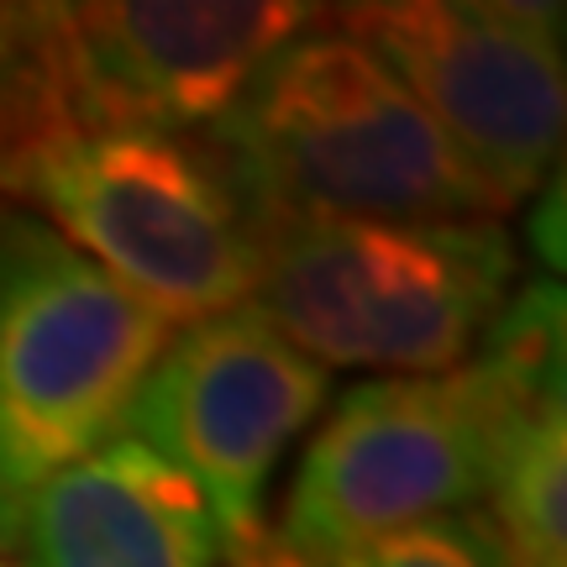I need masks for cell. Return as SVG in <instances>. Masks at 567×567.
<instances>
[{
    "mask_svg": "<svg viewBox=\"0 0 567 567\" xmlns=\"http://www.w3.org/2000/svg\"><path fill=\"white\" fill-rule=\"evenodd\" d=\"M563 484V405H542L505 431L488 484V515L505 530L515 567H567Z\"/></svg>",
    "mask_w": 567,
    "mask_h": 567,
    "instance_id": "30bf717a",
    "label": "cell"
},
{
    "mask_svg": "<svg viewBox=\"0 0 567 567\" xmlns=\"http://www.w3.org/2000/svg\"><path fill=\"white\" fill-rule=\"evenodd\" d=\"M326 567H515V557H509L505 530L478 505L442 515V520H425V526L394 530V536H379V542L347 551Z\"/></svg>",
    "mask_w": 567,
    "mask_h": 567,
    "instance_id": "7c38bea8",
    "label": "cell"
},
{
    "mask_svg": "<svg viewBox=\"0 0 567 567\" xmlns=\"http://www.w3.org/2000/svg\"><path fill=\"white\" fill-rule=\"evenodd\" d=\"M48 132H59V105L42 11H0V153H27Z\"/></svg>",
    "mask_w": 567,
    "mask_h": 567,
    "instance_id": "8fae6325",
    "label": "cell"
},
{
    "mask_svg": "<svg viewBox=\"0 0 567 567\" xmlns=\"http://www.w3.org/2000/svg\"><path fill=\"white\" fill-rule=\"evenodd\" d=\"M174 326L27 210H0V547L48 478L122 436Z\"/></svg>",
    "mask_w": 567,
    "mask_h": 567,
    "instance_id": "3957f363",
    "label": "cell"
},
{
    "mask_svg": "<svg viewBox=\"0 0 567 567\" xmlns=\"http://www.w3.org/2000/svg\"><path fill=\"white\" fill-rule=\"evenodd\" d=\"M331 394V368L247 300L168 337L142 373L122 436L179 467L221 530L226 557L264 536V494L284 452Z\"/></svg>",
    "mask_w": 567,
    "mask_h": 567,
    "instance_id": "8992f818",
    "label": "cell"
},
{
    "mask_svg": "<svg viewBox=\"0 0 567 567\" xmlns=\"http://www.w3.org/2000/svg\"><path fill=\"white\" fill-rule=\"evenodd\" d=\"M0 567H11V563H0Z\"/></svg>",
    "mask_w": 567,
    "mask_h": 567,
    "instance_id": "9a60e30c",
    "label": "cell"
},
{
    "mask_svg": "<svg viewBox=\"0 0 567 567\" xmlns=\"http://www.w3.org/2000/svg\"><path fill=\"white\" fill-rule=\"evenodd\" d=\"M258 231L300 221H494L425 105L342 27L300 32L205 126Z\"/></svg>",
    "mask_w": 567,
    "mask_h": 567,
    "instance_id": "6da1fadb",
    "label": "cell"
},
{
    "mask_svg": "<svg viewBox=\"0 0 567 567\" xmlns=\"http://www.w3.org/2000/svg\"><path fill=\"white\" fill-rule=\"evenodd\" d=\"M231 567H321V563H310L295 547H284L279 536H252L247 547L231 551Z\"/></svg>",
    "mask_w": 567,
    "mask_h": 567,
    "instance_id": "5bb4252c",
    "label": "cell"
},
{
    "mask_svg": "<svg viewBox=\"0 0 567 567\" xmlns=\"http://www.w3.org/2000/svg\"><path fill=\"white\" fill-rule=\"evenodd\" d=\"M515 421L473 363L352 384L295 463L279 542L326 567L379 536L478 509Z\"/></svg>",
    "mask_w": 567,
    "mask_h": 567,
    "instance_id": "5b68a950",
    "label": "cell"
},
{
    "mask_svg": "<svg viewBox=\"0 0 567 567\" xmlns=\"http://www.w3.org/2000/svg\"><path fill=\"white\" fill-rule=\"evenodd\" d=\"M342 32L425 105L499 210L547 184L567 116L557 11L473 0L352 6Z\"/></svg>",
    "mask_w": 567,
    "mask_h": 567,
    "instance_id": "52a82bcc",
    "label": "cell"
},
{
    "mask_svg": "<svg viewBox=\"0 0 567 567\" xmlns=\"http://www.w3.org/2000/svg\"><path fill=\"white\" fill-rule=\"evenodd\" d=\"M321 11L268 0H126L42 11L59 132H174L221 122Z\"/></svg>",
    "mask_w": 567,
    "mask_h": 567,
    "instance_id": "ba28073f",
    "label": "cell"
},
{
    "mask_svg": "<svg viewBox=\"0 0 567 567\" xmlns=\"http://www.w3.org/2000/svg\"><path fill=\"white\" fill-rule=\"evenodd\" d=\"M27 567H221L226 547L179 467L111 436L21 509Z\"/></svg>",
    "mask_w": 567,
    "mask_h": 567,
    "instance_id": "9c48e42d",
    "label": "cell"
},
{
    "mask_svg": "<svg viewBox=\"0 0 567 567\" xmlns=\"http://www.w3.org/2000/svg\"><path fill=\"white\" fill-rule=\"evenodd\" d=\"M530 243L542 252L547 274L557 279V268H563V179H551L542 205H536V216H530Z\"/></svg>",
    "mask_w": 567,
    "mask_h": 567,
    "instance_id": "4fadbf2b",
    "label": "cell"
},
{
    "mask_svg": "<svg viewBox=\"0 0 567 567\" xmlns=\"http://www.w3.org/2000/svg\"><path fill=\"white\" fill-rule=\"evenodd\" d=\"M515 284L499 221H300L264 237L258 310L321 368L442 379Z\"/></svg>",
    "mask_w": 567,
    "mask_h": 567,
    "instance_id": "7a4b0ae2",
    "label": "cell"
},
{
    "mask_svg": "<svg viewBox=\"0 0 567 567\" xmlns=\"http://www.w3.org/2000/svg\"><path fill=\"white\" fill-rule=\"evenodd\" d=\"M42 221L163 321H205L258 295L264 231L205 137L48 132L21 153Z\"/></svg>",
    "mask_w": 567,
    "mask_h": 567,
    "instance_id": "277c9868",
    "label": "cell"
}]
</instances>
